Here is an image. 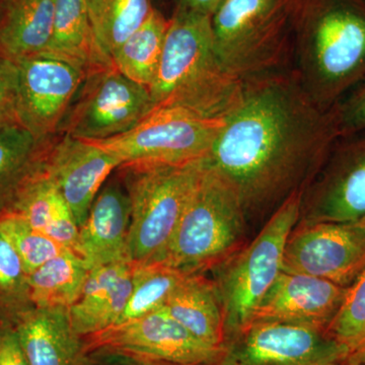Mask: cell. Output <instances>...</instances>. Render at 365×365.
<instances>
[{"label": "cell", "instance_id": "cell-21", "mask_svg": "<svg viewBox=\"0 0 365 365\" xmlns=\"http://www.w3.org/2000/svg\"><path fill=\"white\" fill-rule=\"evenodd\" d=\"M163 309L197 339L217 348L225 346L222 299L215 281L205 273L185 276Z\"/></svg>", "mask_w": 365, "mask_h": 365}, {"label": "cell", "instance_id": "cell-7", "mask_svg": "<svg viewBox=\"0 0 365 365\" xmlns=\"http://www.w3.org/2000/svg\"><path fill=\"white\" fill-rule=\"evenodd\" d=\"M210 21L218 56L242 83L288 69L283 0H222Z\"/></svg>", "mask_w": 365, "mask_h": 365}, {"label": "cell", "instance_id": "cell-32", "mask_svg": "<svg viewBox=\"0 0 365 365\" xmlns=\"http://www.w3.org/2000/svg\"><path fill=\"white\" fill-rule=\"evenodd\" d=\"M341 137L365 131V79L333 108Z\"/></svg>", "mask_w": 365, "mask_h": 365}, {"label": "cell", "instance_id": "cell-14", "mask_svg": "<svg viewBox=\"0 0 365 365\" xmlns=\"http://www.w3.org/2000/svg\"><path fill=\"white\" fill-rule=\"evenodd\" d=\"M365 220V135L335 144L302 194L297 223Z\"/></svg>", "mask_w": 365, "mask_h": 365}, {"label": "cell", "instance_id": "cell-37", "mask_svg": "<svg viewBox=\"0 0 365 365\" xmlns=\"http://www.w3.org/2000/svg\"><path fill=\"white\" fill-rule=\"evenodd\" d=\"M344 364L348 365H365V344L348 355Z\"/></svg>", "mask_w": 365, "mask_h": 365}, {"label": "cell", "instance_id": "cell-29", "mask_svg": "<svg viewBox=\"0 0 365 365\" xmlns=\"http://www.w3.org/2000/svg\"><path fill=\"white\" fill-rule=\"evenodd\" d=\"M34 309L29 274L16 250L0 232V325L16 328Z\"/></svg>", "mask_w": 365, "mask_h": 365}, {"label": "cell", "instance_id": "cell-5", "mask_svg": "<svg viewBox=\"0 0 365 365\" xmlns=\"http://www.w3.org/2000/svg\"><path fill=\"white\" fill-rule=\"evenodd\" d=\"M203 168L204 160L180 165L118 168L130 201L127 260L162 262Z\"/></svg>", "mask_w": 365, "mask_h": 365}, {"label": "cell", "instance_id": "cell-10", "mask_svg": "<svg viewBox=\"0 0 365 365\" xmlns=\"http://www.w3.org/2000/svg\"><path fill=\"white\" fill-rule=\"evenodd\" d=\"M348 355L327 329L255 321L227 338L217 365H342Z\"/></svg>", "mask_w": 365, "mask_h": 365}, {"label": "cell", "instance_id": "cell-36", "mask_svg": "<svg viewBox=\"0 0 365 365\" xmlns=\"http://www.w3.org/2000/svg\"><path fill=\"white\" fill-rule=\"evenodd\" d=\"M98 365H180L115 352H98Z\"/></svg>", "mask_w": 365, "mask_h": 365}, {"label": "cell", "instance_id": "cell-3", "mask_svg": "<svg viewBox=\"0 0 365 365\" xmlns=\"http://www.w3.org/2000/svg\"><path fill=\"white\" fill-rule=\"evenodd\" d=\"M292 71L312 100L332 110L365 79V13L344 2L314 9L300 31Z\"/></svg>", "mask_w": 365, "mask_h": 365}, {"label": "cell", "instance_id": "cell-11", "mask_svg": "<svg viewBox=\"0 0 365 365\" xmlns=\"http://www.w3.org/2000/svg\"><path fill=\"white\" fill-rule=\"evenodd\" d=\"M365 270V220L297 223L283 257L284 272L323 278L349 288Z\"/></svg>", "mask_w": 365, "mask_h": 365}, {"label": "cell", "instance_id": "cell-35", "mask_svg": "<svg viewBox=\"0 0 365 365\" xmlns=\"http://www.w3.org/2000/svg\"><path fill=\"white\" fill-rule=\"evenodd\" d=\"M222 0H178L174 14L211 18Z\"/></svg>", "mask_w": 365, "mask_h": 365}, {"label": "cell", "instance_id": "cell-25", "mask_svg": "<svg viewBox=\"0 0 365 365\" xmlns=\"http://www.w3.org/2000/svg\"><path fill=\"white\" fill-rule=\"evenodd\" d=\"M91 268L78 255L64 251L29 274L36 309L73 306L83 292Z\"/></svg>", "mask_w": 365, "mask_h": 365}, {"label": "cell", "instance_id": "cell-12", "mask_svg": "<svg viewBox=\"0 0 365 365\" xmlns=\"http://www.w3.org/2000/svg\"><path fill=\"white\" fill-rule=\"evenodd\" d=\"M85 341L88 352L121 353L180 365H217L223 352V348L197 339L163 307Z\"/></svg>", "mask_w": 365, "mask_h": 365}, {"label": "cell", "instance_id": "cell-38", "mask_svg": "<svg viewBox=\"0 0 365 365\" xmlns=\"http://www.w3.org/2000/svg\"><path fill=\"white\" fill-rule=\"evenodd\" d=\"M0 4H1V0H0Z\"/></svg>", "mask_w": 365, "mask_h": 365}, {"label": "cell", "instance_id": "cell-20", "mask_svg": "<svg viewBox=\"0 0 365 365\" xmlns=\"http://www.w3.org/2000/svg\"><path fill=\"white\" fill-rule=\"evenodd\" d=\"M6 211L20 216L62 248L79 254V227L45 167L21 189Z\"/></svg>", "mask_w": 365, "mask_h": 365}, {"label": "cell", "instance_id": "cell-27", "mask_svg": "<svg viewBox=\"0 0 365 365\" xmlns=\"http://www.w3.org/2000/svg\"><path fill=\"white\" fill-rule=\"evenodd\" d=\"M101 51L112 55L153 13L151 0H86Z\"/></svg>", "mask_w": 365, "mask_h": 365}, {"label": "cell", "instance_id": "cell-17", "mask_svg": "<svg viewBox=\"0 0 365 365\" xmlns=\"http://www.w3.org/2000/svg\"><path fill=\"white\" fill-rule=\"evenodd\" d=\"M130 201L124 186L101 189L86 222L79 227V256L91 269L127 260Z\"/></svg>", "mask_w": 365, "mask_h": 365}, {"label": "cell", "instance_id": "cell-33", "mask_svg": "<svg viewBox=\"0 0 365 365\" xmlns=\"http://www.w3.org/2000/svg\"><path fill=\"white\" fill-rule=\"evenodd\" d=\"M16 85L18 68L16 62L0 55V128L18 124Z\"/></svg>", "mask_w": 365, "mask_h": 365}, {"label": "cell", "instance_id": "cell-31", "mask_svg": "<svg viewBox=\"0 0 365 365\" xmlns=\"http://www.w3.org/2000/svg\"><path fill=\"white\" fill-rule=\"evenodd\" d=\"M327 330L349 354L365 344V270L348 288L339 312Z\"/></svg>", "mask_w": 365, "mask_h": 365}, {"label": "cell", "instance_id": "cell-2", "mask_svg": "<svg viewBox=\"0 0 365 365\" xmlns=\"http://www.w3.org/2000/svg\"><path fill=\"white\" fill-rule=\"evenodd\" d=\"M242 90V81L225 68L216 52L210 18L173 14L150 88L155 108H180L225 120Z\"/></svg>", "mask_w": 365, "mask_h": 365}, {"label": "cell", "instance_id": "cell-19", "mask_svg": "<svg viewBox=\"0 0 365 365\" xmlns=\"http://www.w3.org/2000/svg\"><path fill=\"white\" fill-rule=\"evenodd\" d=\"M16 330L29 365H93L66 307L34 309Z\"/></svg>", "mask_w": 365, "mask_h": 365}, {"label": "cell", "instance_id": "cell-13", "mask_svg": "<svg viewBox=\"0 0 365 365\" xmlns=\"http://www.w3.org/2000/svg\"><path fill=\"white\" fill-rule=\"evenodd\" d=\"M16 63L18 124L41 140L54 138L85 81L86 72L46 54Z\"/></svg>", "mask_w": 365, "mask_h": 365}, {"label": "cell", "instance_id": "cell-34", "mask_svg": "<svg viewBox=\"0 0 365 365\" xmlns=\"http://www.w3.org/2000/svg\"><path fill=\"white\" fill-rule=\"evenodd\" d=\"M0 365H29L16 328L0 325Z\"/></svg>", "mask_w": 365, "mask_h": 365}, {"label": "cell", "instance_id": "cell-22", "mask_svg": "<svg viewBox=\"0 0 365 365\" xmlns=\"http://www.w3.org/2000/svg\"><path fill=\"white\" fill-rule=\"evenodd\" d=\"M56 0H1L0 55L16 62L42 54L51 39Z\"/></svg>", "mask_w": 365, "mask_h": 365}, {"label": "cell", "instance_id": "cell-9", "mask_svg": "<svg viewBox=\"0 0 365 365\" xmlns=\"http://www.w3.org/2000/svg\"><path fill=\"white\" fill-rule=\"evenodd\" d=\"M155 109L150 88L123 76L114 66L86 76L58 134L103 140L136 126Z\"/></svg>", "mask_w": 365, "mask_h": 365}, {"label": "cell", "instance_id": "cell-15", "mask_svg": "<svg viewBox=\"0 0 365 365\" xmlns=\"http://www.w3.org/2000/svg\"><path fill=\"white\" fill-rule=\"evenodd\" d=\"M120 165L115 155L97 144L58 134L48 151L45 170L81 227L106 180Z\"/></svg>", "mask_w": 365, "mask_h": 365}, {"label": "cell", "instance_id": "cell-39", "mask_svg": "<svg viewBox=\"0 0 365 365\" xmlns=\"http://www.w3.org/2000/svg\"><path fill=\"white\" fill-rule=\"evenodd\" d=\"M342 365H348V364H342Z\"/></svg>", "mask_w": 365, "mask_h": 365}, {"label": "cell", "instance_id": "cell-4", "mask_svg": "<svg viewBox=\"0 0 365 365\" xmlns=\"http://www.w3.org/2000/svg\"><path fill=\"white\" fill-rule=\"evenodd\" d=\"M246 225L237 192L204 160L202 174L160 263L185 274L211 271L246 245Z\"/></svg>", "mask_w": 365, "mask_h": 365}, {"label": "cell", "instance_id": "cell-28", "mask_svg": "<svg viewBox=\"0 0 365 365\" xmlns=\"http://www.w3.org/2000/svg\"><path fill=\"white\" fill-rule=\"evenodd\" d=\"M132 265L131 295L117 324L141 318L162 309L185 276L188 275L160 262Z\"/></svg>", "mask_w": 365, "mask_h": 365}, {"label": "cell", "instance_id": "cell-18", "mask_svg": "<svg viewBox=\"0 0 365 365\" xmlns=\"http://www.w3.org/2000/svg\"><path fill=\"white\" fill-rule=\"evenodd\" d=\"M128 260L91 269L78 302L69 307L72 327L83 338L116 325L132 292Z\"/></svg>", "mask_w": 365, "mask_h": 365}, {"label": "cell", "instance_id": "cell-26", "mask_svg": "<svg viewBox=\"0 0 365 365\" xmlns=\"http://www.w3.org/2000/svg\"><path fill=\"white\" fill-rule=\"evenodd\" d=\"M170 20L158 9L112 55L118 71L139 85L150 88L157 78Z\"/></svg>", "mask_w": 365, "mask_h": 365}, {"label": "cell", "instance_id": "cell-16", "mask_svg": "<svg viewBox=\"0 0 365 365\" xmlns=\"http://www.w3.org/2000/svg\"><path fill=\"white\" fill-rule=\"evenodd\" d=\"M347 290L323 278L282 271L250 323L282 322L328 329L339 312Z\"/></svg>", "mask_w": 365, "mask_h": 365}, {"label": "cell", "instance_id": "cell-24", "mask_svg": "<svg viewBox=\"0 0 365 365\" xmlns=\"http://www.w3.org/2000/svg\"><path fill=\"white\" fill-rule=\"evenodd\" d=\"M52 140L37 139L19 124L0 128V215L44 169Z\"/></svg>", "mask_w": 365, "mask_h": 365}, {"label": "cell", "instance_id": "cell-8", "mask_svg": "<svg viewBox=\"0 0 365 365\" xmlns=\"http://www.w3.org/2000/svg\"><path fill=\"white\" fill-rule=\"evenodd\" d=\"M223 126L225 120L160 107L125 133L88 141L112 153L121 165H180L207 158Z\"/></svg>", "mask_w": 365, "mask_h": 365}, {"label": "cell", "instance_id": "cell-30", "mask_svg": "<svg viewBox=\"0 0 365 365\" xmlns=\"http://www.w3.org/2000/svg\"><path fill=\"white\" fill-rule=\"evenodd\" d=\"M0 232L20 256L28 274L67 251L47 235L34 230L20 216L9 211L0 215Z\"/></svg>", "mask_w": 365, "mask_h": 365}, {"label": "cell", "instance_id": "cell-23", "mask_svg": "<svg viewBox=\"0 0 365 365\" xmlns=\"http://www.w3.org/2000/svg\"><path fill=\"white\" fill-rule=\"evenodd\" d=\"M42 54L78 67L86 76L114 66L98 47L86 0H56L51 39Z\"/></svg>", "mask_w": 365, "mask_h": 365}, {"label": "cell", "instance_id": "cell-6", "mask_svg": "<svg viewBox=\"0 0 365 365\" xmlns=\"http://www.w3.org/2000/svg\"><path fill=\"white\" fill-rule=\"evenodd\" d=\"M302 194L287 199L253 241L211 270L225 312V341L250 323L282 272L285 246L299 220Z\"/></svg>", "mask_w": 365, "mask_h": 365}, {"label": "cell", "instance_id": "cell-1", "mask_svg": "<svg viewBox=\"0 0 365 365\" xmlns=\"http://www.w3.org/2000/svg\"><path fill=\"white\" fill-rule=\"evenodd\" d=\"M338 138L334 109L317 105L288 68L242 83L205 163L232 185L248 220L304 191Z\"/></svg>", "mask_w": 365, "mask_h": 365}]
</instances>
